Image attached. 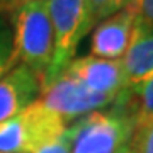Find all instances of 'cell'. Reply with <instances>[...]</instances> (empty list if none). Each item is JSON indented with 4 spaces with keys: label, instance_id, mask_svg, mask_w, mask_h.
Segmentation results:
<instances>
[{
    "label": "cell",
    "instance_id": "6",
    "mask_svg": "<svg viewBox=\"0 0 153 153\" xmlns=\"http://www.w3.org/2000/svg\"><path fill=\"white\" fill-rule=\"evenodd\" d=\"M61 73L78 80L92 92L109 95L114 99H117L126 90L121 60H104L92 55L73 58Z\"/></svg>",
    "mask_w": 153,
    "mask_h": 153
},
{
    "label": "cell",
    "instance_id": "14",
    "mask_svg": "<svg viewBox=\"0 0 153 153\" xmlns=\"http://www.w3.org/2000/svg\"><path fill=\"white\" fill-rule=\"evenodd\" d=\"M70 145H71L70 129H66L60 138H56V140H53L51 143L44 145V146L39 148L36 153H70Z\"/></svg>",
    "mask_w": 153,
    "mask_h": 153
},
{
    "label": "cell",
    "instance_id": "10",
    "mask_svg": "<svg viewBox=\"0 0 153 153\" xmlns=\"http://www.w3.org/2000/svg\"><path fill=\"white\" fill-rule=\"evenodd\" d=\"M134 117V128L153 121V76L117 97Z\"/></svg>",
    "mask_w": 153,
    "mask_h": 153
},
{
    "label": "cell",
    "instance_id": "11",
    "mask_svg": "<svg viewBox=\"0 0 153 153\" xmlns=\"http://www.w3.org/2000/svg\"><path fill=\"white\" fill-rule=\"evenodd\" d=\"M19 65L14 49V31L10 14L0 10V78Z\"/></svg>",
    "mask_w": 153,
    "mask_h": 153
},
{
    "label": "cell",
    "instance_id": "7",
    "mask_svg": "<svg viewBox=\"0 0 153 153\" xmlns=\"http://www.w3.org/2000/svg\"><path fill=\"white\" fill-rule=\"evenodd\" d=\"M136 12L126 5L94 27L90 53L104 60H121L129 48L136 24Z\"/></svg>",
    "mask_w": 153,
    "mask_h": 153
},
{
    "label": "cell",
    "instance_id": "8",
    "mask_svg": "<svg viewBox=\"0 0 153 153\" xmlns=\"http://www.w3.org/2000/svg\"><path fill=\"white\" fill-rule=\"evenodd\" d=\"M43 90V80L27 66L17 65L0 78V123L36 102Z\"/></svg>",
    "mask_w": 153,
    "mask_h": 153
},
{
    "label": "cell",
    "instance_id": "15",
    "mask_svg": "<svg viewBox=\"0 0 153 153\" xmlns=\"http://www.w3.org/2000/svg\"><path fill=\"white\" fill-rule=\"evenodd\" d=\"M128 7H131L136 16L153 24V0H131Z\"/></svg>",
    "mask_w": 153,
    "mask_h": 153
},
{
    "label": "cell",
    "instance_id": "5",
    "mask_svg": "<svg viewBox=\"0 0 153 153\" xmlns=\"http://www.w3.org/2000/svg\"><path fill=\"white\" fill-rule=\"evenodd\" d=\"M39 100L48 109L61 116L63 121L70 126L71 123L90 112L107 109L109 105L114 104L116 99L92 92L78 80L61 73L55 80L43 85Z\"/></svg>",
    "mask_w": 153,
    "mask_h": 153
},
{
    "label": "cell",
    "instance_id": "13",
    "mask_svg": "<svg viewBox=\"0 0 153 153\" xmlns=\"http://www.w3.org/2000/svg\"><path fill=\"white\" fill-rule=\"evenodd\" d=\"M90 2V10H92L94 22L97 26L100 21H104L112 14L124 9L131 0H88Z\"/></svg>",
    "mask_w": 153,
    "mask_h": 153
},
{
    "label": "cell",
    "instance_id": "16",
    "mask_svg": "<svg viewBox=\"0 0 153 153\" xmlns=\"http://www.w3.org/2000/svg\"><path fill=\"white\" fill-rule=\"evenodd\" d=\"M31 2H36V0H0V10L12 12L22 5H27Z\"/></svg>",
    "mask_w": 153,
    "mask_h": 153
},
{
    "label": "cell",
    "instance_id": "3",
    "mask_svg": "<svg viewBox=\"0 0 153 153\" xmlns=\"http://www.w3.org/2000/svg\"><path fill=\"white\" fill-rule=\"evenodd\" d=\"M68 129L63 117L36 100L10 119L0 123V152L36 153Z\"/></svg>",
    "mask_w": 153,
    "mask_h": 153
},
{
    "label": "cell",
    "instance_id": "17",
    "mask_svg": "<svg viewBox=\"0 0 153 153\" xmlns=\"http://www.w3.org/2000/svg\"><path fill=\"white\" fill-rule=\"evenodd\" d=\"M0 153H4V152H0Z\"/></svg>",
    "mask_w": 153,
    "mask_h": 153
},
{
    "label": "cell",
    "instance_id": "2",
    "mask_svg": "<svg viewBox=\"0 0 153 153\" xmlns=\"http://www.w3.org/2000/svg\"><path fill=\"white\" fill-rule=\"evenodd\" d=\"M9 14L19 65L33 70L44 83L55 56V36L46 2L36 0Z\"/></svg>",
    "mask_w": 153,
    "mask_h": 153
},
{
    "label": "cell",
    "instance_id": "9",
    "mask_svg": "<svg viewBox=\"0 0 153 153\" xmlns=\"http://www.w3.org/2000/svg\"><path fill=\"white\" fill-rule=\"evenodd\" d=\"M126 90L138 87L153 76V24L136 17L129 48L121 58Z\"/></svg>",
    "mask_w": 153,
    "mask_h": 153
},
{
    "label": "cell",
    "instance_id": "12",
    "mask_svg": "<svg viewBox=\"0 0 153 153\" xmlns=\"http://www.w3.org/2000/svg\"><path fill=\"white\" fill-rule=\"evenodd\" d=\"M129 153H153V121L134 128Z\"/></svg>",
    "mask_w": 153,
    "mask_h": 153
},
{
    "label": "cell",
    "instance_id": "4",
    "mask_svg": "<svg viewBox=\"0 0 153 153\" xmlns=\"http://www.w3.org/2000/svg\"><path fill=\"white\" fill-rule=\"evenodd\" d=\"M49 12L53 36H55V56L43 85L55 80L65 66L73 60L78 44L94 27L95 22L88 0H44Z\"/></svg>",
    "mask_w": 153,
    "mask_h": 153
},
{
    "label": "cell",
    "instance_id": "1",
    "mask_svg": "<svg viewBox=\"0 0 153 153\" xmlns=\"http://www.w3.org/2000/svg\"><path fill=\"white\" fill-rule=\"evenodd\" d=\"M70 153H129L134 117L116 99L107 109L95 111L68 126Z\"/></svg>",
    "mask_w": 153,
    "mask_h": 153
}]
</instances>
